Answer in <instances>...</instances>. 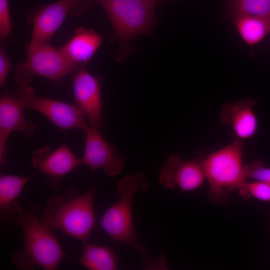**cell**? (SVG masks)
<instances>
[{
  "mask_svg": "<svg viewBox=\"0 0 270 270\" xmlns=\"http://www.w3.org/2000/svg\"><path fill=\"white\" fill-rule=\"evenodd\" d=\"M2 221L19 226L22 230L23 248L12 258L18 269L56 270L66 257L53 231L42 220L37 205L24 210L16 202Z\"/></svg>",
  "mask_w": 270,
  "mask_h": 270,
  "instance_id": "obj_1",
  "label": "cell"
},
{
  "mask_svg": "<svg viewBox=\"0 0 270 270\" xmlns=\"http://www.w3.org/2000/svg\"><path fill=\"white\" fill-rule=\"evenodd\" d=\"M96 188L80 194L74 188L62 195L52 196L41 216L50 229L58 230L82 242L86 241L96 223L94 202Z\"/></svg>",
  "mask_w": 270,
  "mask_h": 270,
  "instance_id": "obj_2",
  "label": "cell"
},
{
  "mask_svg": "<svg viewBox=\"0 0 270 270\" xmlns=\"http://www.w3.org/2000/svg\"><path fill=\"white\" fill-rule=\"evenodd\" d=\"M99 4L113 28L112 38L120 44L115 54L124 62L131 53L129 44L136 36L151 32L156 18L154 0H91Z\"/></svg>",
  "mask_w": 270,
  "mask_h": 270,
  "instance_id": "obj_3",
  "label": "cell"
},
{
  "mask_svg": "<svg viewBox=\"0 0 270 270\" xmlns=\"http://www.w3.org/2000/svg\"><path fill=\"white\" fill-rule=\"evenodd\" d=\"M243 154V140L237 138L207 156L198 154L208 183L210 201L222 204L228 194L238 190L245 184L246 178Z\"/></svg>",
  "mask_w": 270,
  "mask_h": 270,
  "instance_id": "obj_4",
  "label": "cell"
},
{
  "mask_svg": "<svg viewBox=\"0 0 270 270\" xmlns=\"http://www.w3.org/2000/svg\"><path fill=\"white\" fill-rule=\"evenodd\" d=\"M150 187V184L142 172L124 176L117 184L120 200L106 210L100 220L102 228L113 240L144 254L146 248L136 232L132 206L134 194L145 192Z\"/></svg>",
  "mask_w": 270,
  "mask_h": 270,
  "instance_id": "obj_5",
  "label": "cell"
},
{
  "mask_svg": "<svg viewBox=\"0 0 270 270\" xmlns=\"http://www.w3.org/2000/svg\"><path fill=\"white\" fill-rule=\"evenodd\" d=\"M26 58L19 62L15 70V78L20 87L29 85L35 76L58 82L86 66L69 60L62 50L50 42L26 46Z\"/></svg>",
  "mask_w": 270,
  "mask_h": 270,
  "instance_id": "obj_6",
  "label": "cell"
},
{
  "mask_svg": "<svg viewBox=\"0 0 270 270\" xmlns=\"http://www.w3.org/2000/svg\"><path fill=\"white\" fill-rule=\"evenodd\" d=\"M14 95L23 108L38 111L62 130L78 128L84 132L88 128L84 115L78 106L40 96L29 85L20 87Z\"/></svg>",
  "mask_w": 270,
  "mask_h": 270,
  "instance_id": "obj_7",
  "label": "cell"
},
{
  "mask_svg": "<svg viewBox=\"0 0 270 270\" xmlns=\"http://www.w3.org/2000/svg\"><path fill=\"white\" fill-rule=\"evenodd\" d=\"M92 2L91 0H58L37 8L28 17L32 24L29 44L50 42L68 15L82 13Z\"/></svg>",
  "mask_w": 270,
  "mask_h": 270,
  "instance_id": "obj_8",
  "label": "cell"
},
{
  "mask_svg": "<svg viewBox=\"0 0 270 270\" xmlns=\"http://www.w3.org/2000/svg\"><path fill=\"white\" fill-rule=\"evenodd\" d=\"M100 132L90 126L84 132L86 144L81 164L92 172L102 168L108 176H116L122 170L125 160Z\"/></svg>",
  "mask_w": 270,
  "mask_h": 270,
  "instance_id": "obj_9",
  "label": "cell"
},
{
  "mask_svg": "<svg viewBox=\"0 0 270 270\" xmlns=\"http://www.w3.org/2000/svg\"><path fill=\"white\" fill-rule=\"evenodd\" d=\"M206 177L198 154L190 160H184L180 156H170L162 167L158 181L167 189L179 188L182 192L195 190L200 187Z\"/></svg>",
  "mask_w": 270,
  "mask_h": 270,
  "instance_id": "obj_10",
  "label": "cell"
},
{
  "mask_svg": "<svg viewBox=\"0 0 270 270\" xmlns=\"http://www.w3.org/2000/svg\"><path fill=\"white\" fill-rule=\"evenodd\" d=\"M31 163L38 172L47 176L46 185L52 188H58L62 178L81 164L65 142L54 150L47 146L36 150Z\"/></svg>",
  "mask_w": 270,
  "mask_h": 270,
  "instance_id": "obj_11",
  "label": "cell"
},
{
  "mask_svg": "<svg viewBox=\"0 0 270 270\" xmlns=\"http://www.w3.org/2000/svg\"><path fill=\"white\" fill-rule=\"evenodd\" d=\"M73 88L77 106L87 118L90 126L102 128L101 78L83 68L73 76Z\"/></svg>",
  "mask_w": 270,
  "mask_h": 270,
  "instance_id": "obj_12",
  "label": "cell"
},
{
  "mask_svg": "<svg viewBox=\"0 0 270 270\" xmlns=\"http://www.w3.org/2000/svg\"><path fill=\"white\" fill-rule=\"evenodd\" d=\"M22 108L15 95L2 94L0 98V164L6 163V144L10 134L13 132H20L26 137L34 134L36 126L27 120Z\"/></svg>",
  "mask_w": 270,
  "mask_h": 270,
  "instance_id": "obj_13",
  "label": "cell"
},
{
  "mask_svg": "<svg viewBox=\"0 0 270 270\" xmlns=\"http://www.w3.org/2000/svg\"><path fill=\"white\" fill-rule=\"evenodd\" d=\"M256 104V100L252 98L226 103L220 110V120L224 124L231 127L236 138L242 140L251 138L258 128L254 111Z\"/></svg>",
  "mask_w": 270,
  "mask_h": 270,
  "instance_id": "obj_14",
  "label": "cell"
},
{
  "mask_svg": "<svg viewBox=\"0 0 270 270\" xmlns=\"http://www.w3.org/2000/svg\"><path fill=\"white\" fill-rule=\"evenodd\" d=\"M104 38V36L93 30L80 27L60 50L70 61L86 66L100 46Z\"/></svg>",
  "mask_w": 270,
  "mask_h": 270,
  "instance_id": "obj_15",
  "label": "cell"
},
{
  "mask_svg": "<svg viewBox=\"0 0 270 270\" xmlns=\"http://www.w3.org/2000/svg\"><path fill=\"white\" fill-rule=\"evenodd\" d=\"M229 20L240 38L250 46L260 43L270 34V16L240 15Z\"/></svg>",
  "mask_w": 270,
  "mask_h": 270,
  "instance_id": "obj_16",
  "label": "cell"
},
{
  "mask_svg": "<svg viewBox=\"0 0 270 270\" xmlns=\"http://www.w3.org/2000/svg\"><path fill=\"white\" fill-rule=\"evenodd\" d=\"M118 256L108 247L83 242V248L78 262L89 270H114Z\"/></svg>",
  "mask_w": 270,
  "mask_h": 270,
  "instance_id": "obj_17",
  "label": "cell"
},
{
  "mask_svg": "<svg viewBox=\"0 0 270 270\" xmlns=\"http://www.w3.org/2000/svg\"><path fill=\"white\" fill-rule=\"evenodd\" d=\"M30 176L0 174V214L2 220L30 179Z\"/></svg>",
  "mask_w": 270,
  "mask_h": 270,
  "instance_id": "obj_18",
  "label": "cell"
},
{
  "mask_svg": "<svg viewBox=\"0 0 270 270\" xmlns=\"http://www.w3.org/2000/svg\"><path fill=\"white\" fill-rule=\"evenodd\" d=\"M227 18L240 15L270 16V0H226Z\"/></svg>",
  "mask_w": 270,
  "mask_h": 270,
  "instance_id": "obj_19",
  "label": "cell"
},
{
  "mask_svg": "<svg viewBox=\"0 0 270 270\" xmlns=\"http://www.w3.org/2000/svg\"><path fill=\"white\" fill-rule=\"evenodd\" d=\"M238 191L244 200L254 198L262 202H270V185L262 182H246Z\"/></svg>",
  "mask_w": 270,
  "mask_h": 270,
  "instance_id": "obj_20",
  "label": "cell"
},
{
  "mask_svg": "<svg viewBox=\"0 0 270 270\" xmlns=\"http://www.w3.org/2000/svg\"><path fill=\"white\" fill-rule=\"evenodd\" d=\"M246 179L262 182L270 185V168L265 166L261 160H255L245 165Z\"/></svg>",
  "mask_w": 270,
  "mask_h": 270,
  "instance_id": "obj_21",
  "label": "cell"
},
{
  "mask_svg": "<svg viewBox=\"0 0 270 270\" xmlns=\"http://www.w3.org/2000/svg\"><path fill=\"white\" fill-rule=\"evenodd\" d=\"M12 29L8 0H0V38L4 40Z\"/></svg>",
  "mask_w": 270,
  "mask_h": 270,
  "instance_id": "obj_22",
  "label": "cell"
},
{
  "mask_svg": "<svg viewBox=\"0 0 270 270\" xmlns=\"http://www.w3.org/2000/svg\"><path fill=\"white\" fill-rule=\"evenodd\" d=\"M12 65L6 48L1 46L0 50V86H4Z\"/></svg>",
  "mask_w": 270,
  "mask_h": 270,
  "instance_id": "obj_23",
  "label": "cell"
},
{
  "mask_svg": "<svg viewBox=\"0 0 270 270\" xmlns=\"http://www.w3.org/2000/svg\"><path fill=\"white\" fill-rule=\"evenodd\" d=\"M154 0L156 1V2H158V1L165 0Z\"/></svg>",
  "mask_w": 270,
  "mask_h": 270,
  "instance_id": "obj_24",
  "label": "cell"
}]
</instances>
